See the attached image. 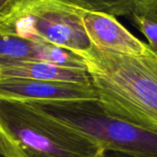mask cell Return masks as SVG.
Returning a JSON list of instances; mask_svg holds the SVG:
<instances>
[{"mask_svg": "<svg viewBox=\"0 0 157 157\" xmlns=\"http://www.w3.org/2000/svg\"><path fill=\"white\" fill-rule=\"evenodd\" d=\"M79 54L86 61L98 99L108 110L157 130V54L149 45L139 56L94 45Z\"/></svg>", "mask_w": 157, "mask_h": 157, "instance_id": "1", "label": "cell"}, {"mask_svg": "<svg viewBox=\"0 0 157 157\" xmlns=\"http://www.w3.org/2000/svg\"><path fill=\"white\" fill-rule=\"evenodd\" d=\"M83 133L25 102L0 99L1 157H102Z\"/></svg>", "mask_w": 157, "mask_h": 157, "instance_id": "2", "label": "cell"}, {"mask_svg": "<svg viewBox=\"0 0 157 157\" xmlns=\"http://www.w3.org/2000/svg\"><path fill=\"white\" fill-rule=\"evenodd\" d=\"M25 103L83 133L105 151L157 157V130L108 110L98 98Z\"/></svg>", "mask_w": 157, "mask_h": 157, "instance_id": "3", "label": "cell"}, {"mask_svg": "<svg viewBox=\"0 0 157 157\" xmlns=\"http://www.w3.org/2000/svg\"><path fill=\"white\" fill-rule=\"evenodd\" d=\"M85 9L63 0H13L0 13V35H16L77 53L93 47L84 22Z\"/></svg>", "mask_w": 157, "mask_h": 157, "instance_id": "4", "label": "cell"}, {"mask_svg": "<svg viewBox=\"0 0 157 157\" xmlns=\"http://www.w3.org/2000/svg\"><path fill=\"white\" fill-rule=\"evenodd\" d=\"M95 98H98L93 84L18 78L0 80V99L4 100L30 102Z\"/></svg>", "mask_w": 157, "mask_h": 157, "instance_id": "5", "label": "cell"}, {"mask_svg": "<svg viewBox=\"0 0 157 157\" xmlns=\"http://www.w3.org/2000/svg\"><path fill=\"white\" fill-rule=\"evenodd\" d=\"M83 22L90 40L98 49L135 56L148 49V44L132 35L113 15L85 10Z\"/></svg>", "mask_w": 157, "mask_h": 157, "instance_id": "6", "label": "cell"}, {"mask_svg": "<svg viewBox=\"0 0 157 157\" xmlns=\"http://www.w3.org/2000/svg\"><path fill=\"white\" fill-rule=\"evenodd\" d=\"M11 78L93 84L87 69L64 67L35 60L0 63V80Z\"/></svg>", "mask_w": 157, "mask_h": 157, "instance_id": "7", "label": "cell"}, {"mask_svg": "<svg viewBox=\"0 0 157 157\" xmlns=\"http://www.w3.org/2000/svg\"><path fill=\"white\" fill-rule=\"evenodd\" d=\"M33 60L51 63L56 65L87 69L84 57L69 49L49 43H37L34 45Z\"/></svg>", "mask_w": 157, "mask_h": 157, "instance_id": "8", "label": "cell"}, {"mask_svg": "<svg viewBox=\"0 0 157 157\" xmlns=\"http://www.w3.org/2000/svg\"><path fill=\"white\" fill-rule=\"evenodd\" d=\"M34 45V41L16 35H0V63L33 60Z\"/></svg>", "mask_w": 157, "mask_h": 157, "instance_id": "9", "label": "cell"}, {"mask_svg": "<svg viewBox=\"0 0 157 157\" xmlns=\"http://www.w3.org/2000/svg\"><path fill=\"white\" fill-rule=\"evenodd\" d=\"M79 8L102 12L115 17L132 16L137 0H63Z\"/></svg>", "mask_w": 157, "mask_h": 157, "instance_id": "10", "label": "cell"}, {"mask_svg": "<svg viewBox=\"0 0 157 157\" xmlns=\"http://www.w3.org/2000/svg\"><path fill=\"white\" fill-rule=\"evenodd\" d=\"M133 24L147 38L148 45L157 54V21L153 17L144 15L132 13Z\"/></svg>", "mask_w": 157, "mask_h": 157, "instance_id": "11", "label": "cell"}, {"mask_svg": "<svg viewBox=\"0 0 157 157\" xmlns=\"http://www.w3.org/2000/svg\"><path fill=\"white\" fill-rule=\"evenodd\" d=\"M133 13L147 15L157 21V0H137Z\"/></svg>", "mask_w": 157, "mask_h": 157, "instance_id": "12", "label": "cell"}, {"mask_svg": "<svg viewBox=\"0 0 157 157\" xmlns=\"http://www.w3.org/2000/svg\"><path fill=\"white\" fill-rule=\"evenodd\" d=\"M102 157H133L128 155H124L121 153H118V152H112V151H106L104 155Z\"/></svg>", "mask_w": 157, "mask_h": 157, "instance_id": "13", "label": "cell"}, {"mask_svg": "<svg viewBox=\"0 0 157 157\" xmlns=\"http://www.w3.org/2000/svg\"><path fill=\"white\" fill-rule=\"evenodd\" d=\"M13 0H0V13L4 12L11 5Z\"/></svg>", "mask_w": 157, "mask_h": 157, "instance_id": "14", "label": "cell"}]
</instances>
